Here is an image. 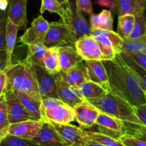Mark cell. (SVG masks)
I'll list each match as a JSON object with an SVG mask.
<instances>
[{"instance_id": "cell-1", "label": "cell", "mask_w": 146, "mask_h": 146, "mask_svg": "<svg viewBox=\"0 0 146 146\" xmlns=\"http://www.w3.org/2000/svg\"><path fill=\"white\" fill-rule=\"evenodd\" d=\"M110 91L133 107L146 104V95L135 77L117 54L113 60H102Z\"/></svg>"}, {"instance_id": "cell-2", "label": "cell", "mask_w": 146, "mask_h": 146, "mask_svg": "<svg viewBox=\"0 0 146 146\" xmlns=\"http://www.w3.org/2000/svg\"><path fill=\"white\" fill-rule=\"evenodd\" d=\"M5 72L7 75L5 91H19L41 103L42 98L32 63L25 60L13 64Z\"/></svg>"}, {"instance_id": "cell-3", "label": "cell", "mask_w": 146, "mask_h": 146, "mask_svg": "<svg viewBox=\"0 0 146 146\" xmlns=\"http://www.w3.org/2000/svg\"><path fill=\"white\" fill-rule=\"evenodd\" d=\"M102 113L120 119L125 123L142 125L135 113L134 107L112 92L104 96L86 100Z\"/></svg>"}, {"instance_id": "cell-4", "label": "cell", "mask_w": 146, "mask_h": 146, "mask_svg": "<svg viewBox=\"0 0 146 146\" xmlns=\"http://www.w3.org/2000/svg\"><path fill=\"white\" fill-rule=\"evenodd\" d=\"M77 40L76 35L68 25L63 22H51L43 43L47 48L75 47Z\"/></svg>"}, {"instance_id": "cell-5", "label": "cell", "mask_w": 146, "mask_h": 146, "mask_svg": "<svg viewBox=\"0 0 146 146\" xmlns=\"http://www.w3.org/2000/svg\"><path fill=\"white\" fill-rule=\"evenodd\" d=\"M65 9V17L62 20L63 23L68 25L75 33L77 39L85 35H90V25L87 22L79 7L77 0H68Z\"/></svg>"}, {"instance_id": "cell-6", "label": "cell", "mask_w": 146, "mask_h": 146, "mask_svg": "<svg viewBox=\"0 0 146 146\" xmlns=\"http://www.w3.org/2000/svg\"><path fill=\"white\" fill-rule=\"evenodd\" d=\"M32 66L42 100L47 98H58L56 81L60 73L53 75L43 66L34 64H32Z\"/></svg>"}, {"instance_id": "cell-7", "label": "cell", "mask_w": 146, "mask_h": 146, "mask_svg": "<svg viewBox=\"0 0 146 146\" xmlns=\"http://www.w3.org/2000/svg\"><path fill=\"white\" fill-rule=\"evenodd\" d=\"M7 109L8 121L9 124L20 123L26 120H35L28 113L12 90L4 93Z\"/></svg>"}, {"instance_id": "cell-8", "label": "cell", "mask_w": 146, "mask_h": 146, "mask_svg": "<svg viewBox=\"0 0 146 146\" xmlns=\"http://www.w3.org/2000/svg\"><path fill=\"white\" fill-rule=\"evenodd\" d=\"M95 125L98 126V133L120 140L123 135L125 123L120 119L100 112Z\"/></svg>"}, {"instance_id": "cell-9", "label": "cell", "mask_w": 146, "mask_h": 146, "mask_svg": "<svg viewBox=\"0 0 146 146\" xmlns=\"http://www.w3.org/2000/svg\"><path fill=\"white\" fill-rule=\"evenodd\" d=\"M50 24L42 15H40L34 19L30 27L19 38V41L27 46L35 43L44 42Z\"/></svg>"}, {"instance_id": "cell-10", "label": "cell", "mask_w": 146, "mask_h": 146, "mask_svg": "<svg viewBox=\"0 0 146 146\" xmlns=\"http://www.w3.org/2000/svg\"><path fill=\"white\" fill-rule=\"evenodd\" d=\"M75 47L83 60L102 61L99 45L91 35L82 36L78 39Z\"/></svg>"}, {"instance_id": "cell-11", "label": "cell", "mask_w": 146, "mask_h": 146, "mask_svg": "<svg viewBox=\"0 0 146 146\" xmlns=\"http://www.w3.org/2000/svg\"><path fill=\"white\" fill-rule=\"evenodd\" d=\"M60 134L64 141L70 145L85 146L86 137L84 135V130L70 124H59L49 121Z\"/></svg>"}, {"instance_id": "cell-12", "label": "cell", "mask_w": 146, "mask_h": 146, "mask_svg": "<svg viewBox=\"0 0 146 146\" xmlns=\"http://www.w3.org/2000/svg\"><path fill=\"white\" fill-rule=\"evenodd\" d=\"M32 141L39 146H69L50 122L43 123L42 127Z\"/></svg>"}, {"instance_id": "cell-13", "label": "cell", "mask_w": 146, "mask_h": 146, "mask_svg": "<svg viewBox=\"0 0 146 146\" xmlns=\"http://www.w3.org/2000/svg\"><path fill=\"white\" fill-rule=\"evenodd\" d=\"M43 123L41 120H26L9 124L7 133L11 135L32 140L42 128Z\"/></svg>"}, {"instance_id": "cell-14", "label": "cell", "mask_w": 146, "mask_h": 146, "mask_svg": "<svg viewBox=\"0 0 146 146\" xmlns=\"http://www.w3.org/2000/svg\"><path fill=\"white\" fill-rule=\"evenodd\" d=\"M75 120L85 128H89L95 125L97 118L99 115V110L88 102H85L79 104L74 108Z\"/></svg>"}, {"instance_id": "cell-15", "label": "cell", "mask_w": 146, "mask_h": 146, "mask_svg": "<svg viewBox=\"0 0 146 146\" xmlns=\"http://www.w3.org/2000/svg\"><path fill=\"white\" fill-rule=\"evenodd\" d=\"M85 65L89 80L101 85L107 92H111L110 89L108 74L102 62L100 60H85Z\"/></svg>"}, {"instance_id": "cell-16", "label": "cell", "mask_w": 146, "mask_h": 146, "mask_svg": "<svg viewBox=\"0 0 146 146\" xmlns=\"http://www.w3.org/2000/svg\"><path fill=\"white\" fill-rule=\"evenodd\" d=\"M56 83L58 98L64 104L74 108L85 101V99L80 95L75 88L70 86L61 79L60 74L57 78Z\"/></svg>"}, {"instance_id": "cell-17", "label": "cell", "mask_w": 146, "mask_h": 146, "mask_svg": "<svg viewBox=\"0 0 146 146\" xmlns=\"http://www.w3.org/2000/svg\"><path fill=\"white\" fill-rule=\"evenodd\" d=\"M46 123L49 121L59 124H70L75 120L74 108L64 104L50 110H47L44 113Z\"/></svg>"}, {"instance_id": "cell-18", "label": "cell", "mask_w": 146, "mask_h": 146, "mask_svg": "<svg viewBox=\"0 0 146 146\" xmlns=\"http://www.w3.org/2000/svg\"><path fill=\"white\" fill-rule=\"evenodd\" d=\"M27 1V0H9L8 19L19 27H26Z\"/></svg>"}, {"instance_id": "cell-19", "label": "cell", "mask_w": 146, "mask_h": 146, "mask_svg": "<svg viewBox=\"0 0 146 146\" xmlns=\"http://www.w3.org/2000/svg\"><path fill=\"white\" fill-rule=\"evenodd\" d=\"M60 75L64 82L73 88H77L89 80L86 67L82 62L67 71H60Z\"/></svg>"}, {"instance_id": "cell-20", "label": "cell", "mask_w": 146, "mask_h": 146, "mask_svg": "<svg viewBox=\"0 0 146 146\" xmlns=\"http://www.w3.org/2000/svg\"><path fill=\"white\" fill-rule=\"evenodd\" d=\"M60 70L66 72L83 61L75 47L66 46L58 48Z\"/></svg>"}, {"instance_id": "cell-21", "label": "cell", "mask_w": 146, "mask_h": 146, "mask_svg": "<svg viewBox=\"0 0 146 146\" xmlns=\"http://www.w3.org/2000/svg\"><path fill=\"white\" fill-rule=\"evenodd\" d=\"M118 17L136 15L146 10V0H114V8Z\"/></svg>"}, {"instance_id": "cell-22", "label": "cell", "mask_w": 146, "mask_h": 146, "mask_svg": "<svg viewBox=\"0 0 146 146\" xmlns=\"http://www.w3.org/2000/svg\"><path fill=\"white\" fill-rule=\"evenodd\" d=\"M91 35L98 42L100 49L102 60H113L115 58L118 53L115 49L113 43L109 39L97 30L92 31Z\"/></svg>"}, {"instance_id": "cell-23", "label": "cell", "mask_w": 146, "mask_h": 146, "mask_svg": "<svg viewBox=\"0 0 146 146\" xmlns=\"http://www.w3.org/2000/svg\"><path fill=\"white\" fill-rule=\"evenodd\" d=\"M113 19L110 10H102L97 15H91V30L113 31Z\"/></svg>"}, {"instance_id": "cell-24", "label": "cell", "mask_w": 146, "mask_h": 146, "mask_svg": "<svg viewBox=\"0 0 146 146\" xmlns=\"http://www.w3.org/2000/svg\"><path fill=\"white\" fill-rule=\"evenodd\" d=\"M18 99L23 105L27 111L34 117L35 120H41L45 123V119L43 117L40 110V103L35 101L31 97L19 91H13Z\"/></svg>"}, {"instance_id": "cell-25", "label": "cell", "mask_w": 146, "mask_h": 146, "mask_svg": "<svg viewBox=\"0 0 146 146\" xmlns=\"http://www.w3.org/2000/svg\"><path fill=\"white\" fill-rule=\"evenodd\" d=\"M75 88L80 95L85 100L100 98L109 92H107L105 88H102L101 85L90 80L83 82Z\"/></svg>"}, {"instance_id": "cell-26", "label": "cell", "mask_w": 146, "mask_h": 146, "mask_svg": "<svg viewBox=\"0 0 146 146\" xmlns=\"http://www.w3.org/2000/svg\"><path fill=\"white\" fill-rule=\"evenodd\" d=\"M19 27L11 21L8 20L7 25V33H6V52L7 54V68L12 65V57L15 48V43L17 40V35Z\"/></svg>"}, {"instance_id": "cell-27", "label": "cell", "mask_w": 146, "mask_h": 146, "mask_svg": "<svg viewBox=\"0 0 146 146\" xmlns=\"http://www.w3.org/2000/svg\"><path fill=\"white\" fill-rule=\"evenodd\" d=\"M27 57L26 60L34 64L44 67V54L47 48L44 46V43H35L27 46Z\"/></svg>"}, {"instance_id": "cell-28", "label": "cell", "mask_w": 146, "mask_h": 146, "mask_svg": "<svg viewBox=\"0 0 146 146\" xmlns=\"http://www.w3.org/2000/svg\"><path fill=\"white\" fill-rule=\"evenodd\" d=\"M44 67L49 72L55 75L60 72V57L57 47L47 48L44 54Z\"/></svg>"}, {"instance_id": "cell-29", "label": "cell", "mask_w": 146, "mask_h": 146, "mask_svg": "<svg viewBox=\"0 0 146 146\" xmlns=\"http://www.w3.org/2000/svg\"><path fill=\"white\" fill-rule=\"evenodd\" d=\"M120 56L124 62L125 63L126 65L129 68V70L132 72L136 79L139 82V83L141 85L142 88L144 90V91L146 90V70L142 68L140 65L137 64L135 61H133L131 58L124 54L123 52L119 53Z\"/></svg>"}, {"instance_id": "cell-30", "label": "cell", "mask_w": 146, "mask_h": 146, "mask_svg": "<svg viewBox=\"0 0 146 146\" xmlns=\"http://www.w3.org/2000/svg\"><path fill=\"white\" fill-rule=\"evenodd\" d=\"M146 10H143L135 15L133 29L128 39L137 40L146 36Z\"/></svg>"}, {"instance_id": "cell-31", "label": "cell", "mask_w": 146, "mask_h": 146, "mask_svg": "<svg viewBox=\"0 0 146 146\" xmlns=\"http://www.w3.org/2000/svg\"><path fill=\"white\" fill-rule=\"evenodd\" d=\"M134 22V15H126L118 17L117 33L123 39H128L133 29Z\"/></svg>"}, {"instance_id": "cell-32", "label": "cell", "mask_w": 146, "mask_h": 146, "mask_svg": "<svg viewBox=\"0 0 146 146\" xmlns=\"http://www.w3.org/2000/svg\"><path fill=\"white\" fill-rule=\"evenodd\" d=\"M84 135L89 140L97 142L105 146H126L120 140L101 134L98 132L87 131L84 130Z\"/></svg>"}, {"instance_id": "cell-33", "label": "cell", "mask_w": 146, "mask_h": 146, "mask_svg": "<svg viewBox=\"0 0 146 146\" xmlns=\"http://www.w3.org/2000/svg\"><path fill=\"white\" fill-rule=\"evenodd\" d=\"M121 52H146V36L137 40L123 39Z\"/></svg>"}, {"instance_id": "cell-34", "label": "cell", "mask_w": 146, "mask_h": 146, "mask_svg": "<svg viewBox=\"0 0 146 146\" xmlns=\"http://www.w3.org/2000/svg\"><path fill=\"white\" fill-rule=\"evenodd\" d=\"M123 135L130 136L146 143V126L132 123H125Z\"/></svg>"}, {"instance_id": "cell-35", "label": "cell", "mask_w": 146, "mask_h": 146, "mask_svg": "<svg viewBox=\"0 0 146 146\" xmlns=\"http://www.w3.org/2000/svg\"><path fill=\"white\" fill-rule=\"evenodd\" d=\"M45 11L57 14L62 20L65 17V9L57 0H42L40 13H44Z\"/></svg>"}, {"instance_id": "cell-36", "label": "cell", "mask_w": 146, "mask_h": 146, "mask_svg": "<svg viewBox=\"0 0 146 146\" xmlns=\"http://www.w3.org/2000/svg\"><path fill=\"white\" fill-rule=\"evenodd\" d=\"M0 146H39L31 140L20 138L8 134L1 143Z\"/></svg>"}, {"instance_id": "cell-37", "label": "cell", "mask_w": 146, "mask_h": 146, "mask_svg": "<svg viewBox=\"0 0 146 146\" xmlns=\"http://www.w3.org/2000/svg\"><path fill=\"white\" fill-rule=\"evenodd\" d=\"M8 19V9L0 10V50H6V33Z\"/></svg>"}, {"instance_id": "cell-38", "label": "cell", "mask_w": 146, "mask_h": 146, "mask_svg": "<svg viewBox=\"0 0 146 146\" xmlns=\"http://www.w3.org/2000/svg\"><path fill=\"white\" fill-rule=\"evenodd\" d=\"M100 34H102L105 36H106L108 39L113 43L115 49L117 51V52H121V47L123 44V39L121 36L117 33L115 32L114 31H108V30H97Z\"/></svg>"}, {"instance_id": "cell-39", "label": "cell", "mask_w": 146, "mask_h": 146, "mask_svg": "<svg viewBox=\"0 0 146 146\" xmlns=\"http://www.w3.org/2000/svg\"><path fill=\"white\" fill-rule=\"evenodd\" d=\"M64 102H63L61 100L58 99V98H47L42 100L41 103H40V110H41V113L42 114L43 117H44V112H45L47 110L52 109V108H55V107L59 106V105H64Z\"/></svg>"}, {"instance_id": "cell-40", "label": "cell", "mask_w": 146, "mask_h": 146, "mask_svg": "<svg viewBox=\"0 0 146 146\" xmlns=\"http://www.w3.org/2000/svg\"><path fill=\"white\" fill-rule=\"evenodd\" d=\"M9 125L8 121L7 109L4 95L0 98V129L7 127Z\"/></svg>"}, {"instance_id": "cell-41", "label": "cell", "mask_w": 146, "mask_h": 146, "mask_svg": "<svg viewBox=\"0 0 146 146\" xmlns=\"http://www.w3.org/2000/svg\"><path fill=\"white\" fill-rule=\"evenodd\" d=\"M146 70V52H123Z\"/></svg>"}, {"instance_id": "cell-42", "label": "cell", "mask_w": 146, "mask_h": 146, "mask_svg": "<svg viewBox=\"0 0 146 146\" xmlns=\"http://www.w3.org/2000/svg\"><path fill=\"white\" fill-rule=\"evenodd\" d=\"M120 140L126 146H146L145 142L141 141L134 137L127 135H123Z\"/></svg>"}, {"instance_id": "cell-43", "label": "cell", "mask_w": 146, "mask_h": 146, "mask_svg": "<svg viewBox=\"0 0 146 146\" xmlns=\"http://www.w3.org/2000/svg\"><path fill=\"white\" fill-rule=\"evenodd\" d=\"M135 113L142 123V125L146 126V104L134 107Z\"/></svg>"}, {"instance_id": "cell-44", "label": "cell", "mask_w": 146, "mask_h": 146, "mask_svg": "<svg viewBox=\"0 0 146 146\" xmlns=\"http://www.w3.org/2000/svg\"><path fill=\"white\" fill-rule=\"evenodd\" d=\"M79 7L83 12L92 15V5L91 0H77Z\"/></svg>"}, {"instance_id": "cell-45", "label": "cell", "mask_w": 146, "mask_h": 146, "mask_svg": "<svg viewBox=\"0 0 146 146\" xmlns=\"http://www.w3.org/2000/svg\"><path fill=\"white\" fill-rule=\"evenodd\" d=\"M7 68V54L5 50H0V72L5 71Z\"/></svg>"}, {"instance_id": "cell-46", "label": "cell", "mask_w": 146, "mask_h": 146, "mask_svg": "<svg viewBox=\"0 0 146 146\" xmlns=\"http://www.w3.org/2000/svg\"><path fill=\"white\" fill-rule=\"evenodd\" d=\"M7 85V75L5 71L0 72V98L5 93Z\"/></svg>"}, {"instance_id": "cell-47", "label": "cell", "mask_w": 146, "mask_h": 146, "mask_svg": "<svg viewBox=\"0 0 146 146\" xmlns=\"http://www.w3.org/2000/svg\"><path fill=\"white\" fill-rule=\"evenodd\" d=\"M95 3L99 5L100 6L109 7L111 9H113L114 8V1L113 0H97Z\"/></svg>"}, {"instance_id": "cell-48", "label": "cell", "mask_w": 146, "mask_h": 146, "mask_svg": "<svg viewBox=\"0 0 146 146\" xmlns=\"http://www.w3.org/2000/svg\"><path fill=\"white\" fill-rule=\"evenodd\" d=\"M9 7V0H0V10H7Z\"/></svg>"}, {"instance_id": "cell-49", "label": "cell", "mask_w": 146, "mask_h": 146, "mask_svg": "<svg viewBox=\"0 0 146 146\" xmlns=\"http://www.w3.org/2000/svg\"><path fill=\"white\" fill-rule=\"evenodd\" d=\"M8 126L6 127H4L2 129H0V143L3 140V139L8 135L7 133Z\"/></svg>"}, {"instance_id": "cell-50", "label": "cell", "mask_w": 146, "mask_h": 146, "mask_svg": "<svg viewBox=\"0 0 146 146\" xmlns=\"http://www.w3.org/2000/svg\"><path fill=\"white\" fill-rule=\"evenodd\" d=\"M85 146H105L102 144H100V143H97V142L92 141V140H89L86 137V141H85Z\"/></svg>"}, {"instance_id": "cell-51", "label": "cell", "mask_w": 146, "mask_h": 146, "mask_svg": "<svg viewBox=\"0 0 146 146\" xmlns=\"http://www.w3.org/2000/svg\"><path fill=\"white\" fill-rule=\"evenodd\" d=\"M57 1L62 5V6L64 7L66 6L67 2H68V0H57Z\"/></svg>"}, {"instance_id": "cell-52", "label": "cell", "mask_w": 146, "mask_h": 146, "mask_svg": "<svg viewBox=\"0 0 146 146\" xmlns=\"http://www.w3.org/2000/svg\"><path fill=\"white\" fill-rule=\"evenodd\" d=\"M69 146H80V145H69Z\"/></svg>"}, {"instance_id": "cell-53", "label": "cell", "mask_w": 146, "mask_h": 146, "mask_svg": "<svg viewBox=\"0 0 146 146\" xmlns=\"http://www.w3.org/2000/svg\"><path fill=\"white\" fill-rule=\"evenodd\" d=\"M145 95H146V90H145Z\"/></svg>"}]
</instances>
